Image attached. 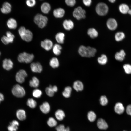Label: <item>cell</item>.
Here are the masks:
<instances>
[{"label": "cell", "mask_w": 131, "mask_h": 131, "mask_svg": "<svg viewBox=\"0 0 131 131\" xmlns=\"http://www.w3.org/2000/svg\"><path fill=\"white\" fill-rule=\"evenodd\" d=\"M97 52L96 49L93 47H87L82 45L79 48L78 52L82 57H91L95 56Z\"/></svg>", "instance_id": "obj_1"}, {"label": "cell", "mask_w": 131, "mask_h": 131, "mask_svg": "<svg viewBox=\"0 0 131 131\" xmlns=\"http://www.w3.org/2000/svg\"><path fill=\"white\" fill-rule=\"evenodd\" d=\"M19 34L21 39L27 42H30L32 40L33 35L30 30L26 29L24 26H21L18 30Z\"/></svg>", "instance_id": "obj_2"}, {"label": "cell", "mask_w": 131, "mask_h": 131, "mask_svg": "<svg viewBox=\"0 0 131 131\" xmlns=\"http://www.w3.org/2000/svg\"><path fill=\"white\" fill-rule=\"evenodd\" d=\"M47 17L41 14H37L34 16V21L40 28L42 29L45 27L47 24Z\"/></svg>", "instance_id": "obj_3"}, {"label": "cell", "mask_w": 131, "mask_h": 131, "mask_svg": "<svg viewBox=\"0 0 131 131\" xmlns=\"http://www.w3.org/2000/svg\"><path fill=\"white\" fill-rule=\"evenodd\" d=\"M34 57V56L33 54L24 52L19 54L17 59L20 62L28 63L31 62Z\"/></svg>", "instance_id": "obj_4"}, {"label": "cell", "mask_w": 131, "mask_h": 131, "mask_svg": "<svg viewBox=\"0 0 131 131\" xmlns=\"http://www.w3.org/2000/svg\"><path fill=\"white\" fill-rule=\"evenodd\" d=\"M108 7L107 5L103 2H100L96 5L95 10L98 15L103 16L106 15L108 12Z\"/></svg>", "instance_id": "obj_5"}, {"label": "cell", "mask_w": 131, "mask_h": 131, "mask_svg": "<svg viewBox=\"0 0 131 131\" xmlns=\"http://www.w3.org/2000/svg\"><path fill=\"white\" fill-rule=\"evenodd\" d=\"M11 91L14 95L18 97H23L25 94L24 88L18 84H16L13 86Z\"/></svg>", "instance_id": "obj_6"}, {"label": "cell", "mask_w": 131, "mask_h": 131, "mask_svg": "<svg viewBox=\"0 0 131 131\" xmlns=\"http://www.w3.org/2000/svg\"><path fill=\"white\" fill-rule=\"evenodd\" d=\"M86 14L85 10L80 6L75 8L73 12V17L78 20L85 18L86 16Z\"/></svg>", "instance_id": "obj_7"}, {"label": "cell", "mask_w": 131, "mask_h": 131, "mask_svg": "<svg viewBox=\"0 0 131 131\" xmlns=\"http://www.w3.org/2000/svg\"><path fill=\"white\" fill-rule=\"evenodd\" d=\"M27 74L25 70L23 69L20 70L16 74V80L18 83H22L24 82L25 78L27 77Z\"/></svg>", "instance_id": "obj_8"}, {"label": "cell", "mask_w": 131, "mask_h": 131, "mask_svg": "<svg viewBox=\"0 0 131 131\" xmlns=\"http://www.w3.org/2000/svg\"><path fill=\"white\" fill-rule=\"evenodd\" d=\"M40 45L42 47L47 51L50 50L54 45L52 41L48 39H45L41 41Z\"/></svg>", "instance_id": "obj_9"}, {"label": "cell", "mask_w": 131, "mask_h": 131, "mask_svg": "<svg viewBox=\"0 0 131 131\" xmlns=\"http://www.w3.org/2000/svg\"><path fill=\"white\" fill-rule=\"evenodd\" d=\"M30 68L31 71L34 72L40 73L42 70V65L38 62L31 63Z\"/></svg>", "instance_id": "obj_10"}, {"label": "cell", "mask_w": 131, "mask_h": 131, "mask_svg": "<svg viewBox=\"0 0 131 131\" xmlns=\"http://www.w3.org/2000/svg\"><path fill=\"white\" fill-rule=\"evenodd\" d=\"M106 25L108 28L109 29L111 30H115L117 28V23L115 19L111 18L107 20L106 22Z\"/></svg>", "instance_id": "obj_11"}, {"label": "cell", "mask_w": 131, "mask_h": 131, "mask_svg": "<svg viewBox=\"0 0 131 131\" xmlns=\"http://www.w3.org/2000/svg\"><path fill=\"white\" fill-rule=\"evenodd\" d=\"M12 10V6L9 2H6L2 4L0 9L1 12L4 14H7L10 13Z\"/></svg>", "instance_id": "obj_12"}, {"label": "cell", "mask_w": 131, "mask_h": 131, "mask_svg": "<svg viewBox=\"0 0 131 131\" xmlns=\"http://www.w3.org/2000/svg\"><path fill=\"white\" fill-rule=\"evenodd\" d=\"M114 110L115 113L121 115L123 114L125 110V108L123 104L121 103L118 102L116 103L114 107Z\"/></svg>", "instance_id": "obj_13"}, {"label": "cell", "mask_w": 131, "mask_h": 131, "mask_svg": "<svg viewBox=\"0 0 131 131\" xmlns=\"http://www.w3.org/2000/svg\"><path fill=\"white\" fill-rule=\"evenodd\" d=\"M73 87L76 91L78 92L83 90L84 86L83 83L81 81L77 80L74 82Z\"/></svg>", "instance_id": "obj_14"}, {"label": "cell", "mask_w": 131, "mask_h": 131, "mask_svg": "<svg viewBox=\"0 0 131 131\" xmlns=\"http://www.w3.org/2000/svg\"><path fill=\"white\" fill-rule=\"evenodd\" d=\"M7 25L9 29H16L17 26V23L16 21L13 18H10L7 22Z\"/></svg>", "instance_id": "obj_15"}, {"label": "cell", "mask_w": 131, "mask_h": 131, "mask_svg": "<svg viewBox=\"0 0 131 131\" xmlns=\"http://www.w3.org/2000/svg\"><path fill=\"white\" fill-rule=\"evenodd\" d=\"M13 66V62L11 59L6 58L3 60L2 66L5 69L10 70L12 68Z\"/></svg>", "instance_id": "obj_16"}, {"label": "cell", "mask_w": 131, "mask_h": 131, "mask_svg": "<svg viewBox=\"0 0 131 131\" xmlns=\"http://www.w3.org/2000/svg\"><path fill=\"white\" fill-rule=\"evenodd\" d=\"M65 14L64 10L61 8H59L55 9L53 11V14L54 17L57 18H61L63 17Z\"/></svg>", "instance_id": "obj_17"}, {"label": "cell", "mask_w": 131, "mask_h": 131, "mask_svg": "<svg viewBox=\"0 0 131 131\" xmlns=\"http://www.w3.org/2000/svg\"><path fill=\"white\" fill-rule=\"evenodd\" d=\"M97 124L98 127L100 129L105 130L108 127V125L106 122L101 118H99L98 120Z\"/></svg>", "instance_id": "obj_18"}, {"label": "cell", "mask_w": 131, "mask_h": 131, "mask_svg": "<svg viewBox=\"0 0 131 131\" xmlns=\"http://www.w3.org/2000/svg\"><path fill=\"white\" fill-rule=\"evenodd\" d=\"M62 24L64 29L68 31L72 29L74 26L73 22L70 19L65 20L63 21Z\"/></svg>", "instance_id": "obj_19"}, {"label": "cell", "mask_w": 131, "mask_h": 131, "mask_svg": "<svg viewBox=\"0 0 131 131\" xmlns=\"http://www.w3.org/2000/svg\"><path fill=\"white\" fill-rule=\"evenodd\" d=\"M41 10L43 13H48L51 9V6L50 4L47 2H44L42 3L41 5Z\"/></svg>", "instance_id": "obj_20"}, {"label": "cell", "mask_w": 131, "mask_h": 131, "mask_svg": "<svg viewBox=\"0 0 131 131\" xmlns=\"http://www.w3.org/2000/svg\"><path fill=\"white\" fill-rule=\"evenodd\" d=\"M19 125L18 122L14 120L10 123V125L8 127V129L9 131H16L18 129Z\"/></svg>", "instance_id": "obj_21"}, {"label": "cell", "mask_w": 131, "mask_h": 131, "mask_svg": "<svg viewBox=\"0 0 131 131\" xmlns=\"http://www.w3.org/2000/svg\"><path fill=\"white\" fill-rule=\"evenodd\" d=\"M40 109L42 113L46 114L48 113L50 110V106L49 103L45 102L40 106Z\"/></svg>", "instance_id": "obj_22"}, {"label": "cell", "mask_w": 131, "mask_h": 131, "mask_svg": "<svg viewBox=\"0 0 131 131\" xmlns=\"http://www.w3.org/2000/svg\"><path fill=\"white\" fill-rule=\"evenodd\" d=\"M65 35L62 32H59L56 35L55 39L57 42L59 44H63L64 42Z\"/></svg>", "instance_id": "obj_23"}, {"label": "cell", "mask_w": 131, "mask_h": 131, "mask_svg": "<svg viewBox=\"0 0 131 131\" xmlns=\"http://www.w3.org/2000/svg\"><path fill=\"white\" fill-rule=\"evenodd\" d=\"M52 49L54 54L58 56L61 54L62 48L59 44H55L53 45Z\"/></svg>", "instance_id": "obj_24"}, {"label": "cell", "mask_w": 131, "mask_h": 131, "mask_svg": "<svg viewBox=\"0 0 131 131\" xmlns=\"http://www.w3.org/2000/svg\"><path fill=\"white\" fill-rule=\"evenodd\" d=\"M125 53L123 50H121L119 52H117L115 54V58L116 60L122 61L124 59Z\"/></svg>", "instance_id": "obj_25"}, {"label": "cell", "mask_w": 131, "mask_h": 131, "mask_svg": "<svg viewBox=\"0 0 131 131\" xmlns=\"http://www.w3.org/2000/svg\"><path fill=\"white\" fill-rule=\"evenodd\" d=\"M87 33L88 35L92 38H96L98 35V32L94 28H90L87 31Z\"/></svg>", "instance_id": "obj_26"}, {"label": "cell", "mask_w": 131, "mask_h": 131, "mask_svg": "<svg viewBox=\"0 0 131 131\" xmlns=\"http://www.w3.org/2000/svg\"><path fill=\"white\" fill-rule=\"evenodd\" d=\"M16 115L17 118L19 120L23 121L25 119L26 117L25 111L23 109H19L17 111Z\"/></svg>", "instance_id": "obj_27"}, {"label": "cell", "mask_w": 131, "mask_h": 131, "mask_svg": "<svg viewBox=\"0 0 131 131\" xmlns=\"http://www.w3.org/2000/svg\"><path fill=\"white\" fill-rule=\"evenodd\" d=\"M39 79L35 76L33 77L29 82L30 86L34 88L37 87L39 85Z\"/></svg>", "instance_id": "obj_28"}, {"label": "cell", "mask_w": 131, "mask_h": 131, "mask_svg": "<svg viewBox=\"0 0 131 131\" xmlns=\"http://www.w3.org/2000/svg\"><path fill=\"white\" fill-rule=\"evenodd\" d=\"M120 11L123 14H126L128 13L129 8L128 6L125 4H122L119 7Z\"/></svg>", "instance_id": "obj_29"}, {"label": "cell", "mask_w": 131, "mask_h": 131, "mask_svg": "<svg viewBox=\"0 0 131 131\" xmlns=\"http://www.w3.org/2000/svg\"><path fill=\"white\" fill-rule=\"evenodd\" d=\"M55 115L57 120L59 121H61L65 117V114L62 110L58 109L55 112Z\"/></svg>", "instance_id": "obj_30"}, {"label": "cell", "mask_w": 131, "mask_h": 131, "mask_svg": "<svg viewBox=\"0 0 131 131\" xmlns=\"http://www.w3.org/2000/svg\"><path fill=\"white\" fill-rule=\"evenodd\" d=\"M72 90V88L70 86L66 87L62 92V95L66 98H69L71 95Z\"/></svg>", "instance_id": "obj_31"}, {"label": "cell", "mask_w": 131, "mask_h": 131, "mask_svg": "<svg viewBox=\"0 0 131 131\" xmlns=\"http://www.w3.org/2000/svg\"><path fill=\"white\" fill-rule=\"evenodd\" d=\"M49 65L53 68L58 67L59 65V63L58 59L55 57L52 58L50 60Z\"/></svg>", "instance_id": "obj_32"}, {"label": "cell", "mask_w": 131, "mask_h": 131, "mask_svg": "<svg viewBox=\"0 0 131 131\" xmlns=\"http://www.w3.org/2000/svg\"><path fill=\"white\" fill-rule=\"evenodd\" d=\"M97 60L99 64L104 65L107 62L108 59L107 56L105 55L102 54L100 57L98 58Z\"/></svg>", "instance_id": "obj_33"}, {"label": "cell", "mask_w": 131, "mask_h": 131, "mask_svg": "<svg viewBox=\"0 0 131 131\" xmlns=\"http://www.w3.org/2000/svg\"><path fill=\"white\" fill-rule=\"evenodd\" d=\"M125 37L124 33L122 32H117L115 35V40L117 41H122Z\"/></svg>", "instance_id": "obj_34"}, {"label": "cell", "mask_w": 131, "mask_h": 131, "mask_svg": "<svg viewBox=\"0 0 131 131\" xmlns=\"http://www.w3.org/2000/svg\"><path fill=\"white\" fill-rule=\"evenodd\" d=\"M87 116L88 120L91 122L95 121L96 117V114L92 111H90L88 113Z\"/></svg>", "instance_id": "obj_35"}, {"label": "cell", "mask_w": 131, "mask_h": 131, "mask_svg": "<svg viewBox=\"0 0 131 131\" xmlns=\"http://www.w3.org/2000/svg\"><path fill=\"white\" fill-rule=\"evenodd\" d=\"M27 104L30 108H35L36 106L37 103L36 101L33 99H28L27 101Z\"/></svg>", "instance_id": "obj_36"}, {"label": "cell", "mask_w": 131, "mask_h": 131, "mask_svg": "<svg viewBox=\"0 0 131 131\" xmlns=\"http://www.w3.org/2000/svg\"><path fill=\"white\" fill-rule=\"evenodd\" d=\"M48 125L50 127H53L56 126L57 124V122L53 117L49 118L47 121Z\"/></svg>", "instance_id": "obj_37"}, {"label": "cell", "mask_w": 131, "mask_h": 131, "mask_svg": "<svg viewBox=\"0 0 131 131\" xmlns=\"http://www.w3.org/2000/svg\"><path fill=\"white\" fill-rule=\"evenodd\" d=\"M45 91L47 95L49 97H52L54 95L55 92L52 89V85H50L49 87H46Z\"/></svg>", "instance_id": "obj_38"}, {"label": "cell", "mask_w": 131, "mask_h": 131, "mask_svg": "<svg viewBox=\"0 0 131 131\" xmlns=\"http://www.w3.org/2000/svg\"><path fill=\"white\" fill-rule=\"evenodd\" d=\"M6 36L8 38L9 43L13 42L15 36L11 32L9 31H7L6 33Z\"/></svg>", "instance_id": "obj_39"}, {"label": "cell", "mask_w": 131, "mask_h": 131, "mask_svg": "<svg viewBox=\"0 0 131 131\" xmlns=\"http://www.w3.org/2000/svg\"><path fill=\"white\" fill-rule=\"evenodd\" d=\"M42 94V91L40 90L37 89L34 90L32 92V95L33 96L36 98L40 97Z\"/></svg>", "instance_id": "obj_40"}, {"label": "cell", "mask_w": 131, "mask_h": 131, "mask_svg": "<svg viewBox=\"0 0 131 131\" xmlns=\"http://www.w3.org/2000/svg\"><path fill=\"white\" fill-rule=\"evenodd\" d=\"M100 104L102 106H105L107 104L108 100L106 96L105 95H103L100 97Z\"/></svg>", "instance_id": "obj_41"}, {"label": "cell", "mask_w": 131, "mask_h": 131, "mask_svg": "<svg viewBox=\"0 0 131 131\" xmlns=\"http://www.w3.org/2000/svg\"><path fill=\"white\" fill-rule=\"evenodd\" d=\"M57 131H70V129L68 127L65 128L63 124H60L56 127Z\"/></svg>", "instance_id": "obj_42"}, {"label": "cell", "mask_w": 131, "mask_h": 131, "mask_svg": "<svg viewBox=\"0 0 131 131\" xmlns=\"http://www.w3.org/2000/svg\"><path fill=\"white\" fill-rule=\"evenodd\" d=\"M123 68L125 73L127 74L131 73V66L128 64H126L123 66Z\"/></svg>", "instance_id": "obj_43"}, {"label": "cell", "mask_w": 131, "mask_h": 131, "mask_svg": "<svg viewBox=\"0 0 131 131\" xmlns=\"http://www.w3.org/2000/svg\"><path fill=\"white\" fill-rule=\"evenodd\" d=\"M26 3L27 6L32 7L35 5L36 2L35 0H27L26 1Z\"/></svg>", "instance_id": "obj_44"}, {"label": "cell", "mask_w": 131, "mask_h": 131, "mask_svg": "<svg viewBox=\"0 0 131 131\" xmlns=\"http://www.w3.org/2000/svg\"><path fill=\"white\" fill-rule=\"evenodd\" d=\"M65 2L67 5L70 7L74 6L76 2L75 0H66Z\"/></svg>", "instance_id": "obj_45"}, {"label": "cell", "mask_w": 131, "mask_h": 131, "mask_svg": "<svg viewBox=\"0 0 131 131\" xmlns=\"http://www.w3.org/2000/svg\"><path fill=\"white\" fill-rule=\"evenodd\" d=\"M1 40L5 45H7L9 43L8 39L6 36H3L1 38Z\"/></svg>", "instance_id": "obj_46"}, {"label": "cell", "mask_w": 131, "mask_h": 131, "mask_svg": "<svg viewBox=\"0 0 131 131\" xmlns=\"http://www.w3.org/2000/svg\"><path fill=\"white\" fill-rule=\"evenodd\" d=\"M126 111L128 115L131 116V104L127 106L126 108Z\"/></svg>", "instance_id": "obj_47"}, {"label": "cell", "mask_w": 131, "mask_h": 131, "mask_svg": "<svg viewBox=\"0 0 131 131\" xmlns=\"http://www.w3.org/2000/svg\"><path fill=\"white\" fill-rule=\"evenodd\" d=\"M83 2L86 6H89L91 4L92 1L91 0H83Z\"/></svg>", "instance_id": "obj_48"}, {"label": "cell", "mask_w": 131, "mask_h": 131, "mask_svg": "<svg viewBox=\"0 0 131 131\" xmlns=\"http://www.w3.org/2000/svg\"><path fill=\"white\" fill-rule=\"evenodd\" d=\"M4 99V96L3 94L0 93V103L1 101L3 100Z\"/></svg>", "instance_id": "obj_49"}, {"label": "cell", "mask_w": 131, "mask_h": 131, "mask_svg": "<svg viewBox=\"0 0 131 131\" xmlns=\"http://www.w3.org/2000/svg\"><path fill=\"white\" fill-rule=\"evenodd\" d=\"M52 89L55 92H57L58 91V88L56 85L52 86Z\"/></svg>", "instance_id": "obj_50"}, {"label": "cell", "mask_w": 131, "mask_h": 131, "mask_svg": "<svg viewBox=\"0 0 131 131\" xmlns=\"http://www.w3.org/2000/svg\"><path fill=\"white\" fill-rule=\"evenodd\" d=\"M109 1L111 3H114L115 1V0H109Z\"/></svg>", "instance_id": "obj_51"}, {"label": "cell", "mask_w": 131, "mask_h": 131, "mask_svg": "<svg viewBox=\"0 0 131 131\" xmlns=\"http://www.w3.org/2000/svg\"><path fill=\"white\" fill-rule=\"evenodd\" d=\"M128 13L131 16V8L130 9H129V11L128 12Z\"/></svg>", "instance_id": "obj_52"}, {"label": "cell", "mask_w": 131, "mask_h": 131, "mask_svg": "<svg viewBox=\"0 0 131 131\" xmlns=\"http://www.w3.org/2000/svg\"><path fill=\"white\" fill-rule=\"evenodd\" d=\"M123 131H126V130H124Z\"/></svg>", "instance_id": "obj_53"}, {"label": "cell", "mask_w": 131, "mask_h": 131, "mask_svg": "<svg viewBox=\"0 0 131 131\" xmlns=\"http://www.w3.org/2000/svg\"><path fill=\"white\" fill-rule=\"evenodd\" d=\"M1 53L0 52V55H1Z\"/></svg>", "instance_id": "obj_54"}, {"label": "cell", "mask_w": 131, "mask_h": 131, "mask_svg": "<svg viewBox=\"0 0 131 131\" xmlns=\"http://www.w3.org/2000/svg\"></svg>", "instance_id": "obj_55"}]
</instances>
